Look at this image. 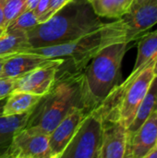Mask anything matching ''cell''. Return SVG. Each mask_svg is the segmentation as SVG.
Instances as JSON below:
<instances>
[{"instance_id":"30bf717a","label":"cell","mask_w":157,"mask_h":158,"mask_svg":"<svg viewBox=\"0 0 157 158\" xmlns=\"http://www.w3.org/2000/svg\"><path fill=\"white\" fill-rule=\"evenodd\" d=\"M157 144V110L133 134L127 136L124 158H145L150 150Z\"/></svg>"},{"instance_id":"277c9868","label":"cell","mask_w":157,"mask_h":158,"mask_svg":"<svg viewBox=\"0 0 157 158\" xmlns=\"http://www.w3.org/2000/svg\"><path fill=\"white\" fill-rule=\"evenodd\" d=\"M115 44L112 31L108 23L79 39L44 47L31 48L26 52L35 53L48 58H63L59 66L56 79L81 74L93 56L105 46Z\"/></svg>"},{"instance_id":"9a60e30c","label":"cell","mask_w":157,"mask_h":158,"mask_svg":"<svg viewBox=\"0 0 157 158\" xmlns=\"http://www.w3.org/2000/svg\"><path fill=\"white\" fill-rule=\"evenodd\" d=\"M43 96L27 92L14 90L6 96V104L1 110V116L20 115L31 111Z\"/></svg>"},{"instance_id":"ba28073f","label":"cell","mask_w":157,"mask_h":158,"mask_svg":"<svg viewBox=\"0 0 157 158\" xmlns=\"http://www.w3.org/2000/svg\"><path fill=\"white\" fill-rule=\"evenodd\" d=\"M3 158H51L49 135L23 128L13 136Z\"/></svg>"},{"instance_id":"603a6c76","label":"cell","mask_w":157,"mask_h":158,"mask_svg":"<svg viewBox=\"0 0 157 158\" xmlns=\"http://www.w3.org/2000/svg\"><path fill=\"white\" fill-rule=\"evenodd\" d=\"M18 78L6 77L0 78V100L6 98V96L15 90Z\"/></svg>"},{"instance_id":"4316f807","label":"cell","mask_w":157,"mask_h":158,"mask_svg":"<svg viewBox=\"0 0 157 158\" xmlns=\"http://www.w3.org/2000/svg\"><path fill=\"white\" fill-rule=\"evenodd\" d=\"M145 158H157V144L155 145L151 150L150 152L146 155Z\"/></svg>"},{"instance_id":"8fae6325","label":"cell","mask_w":157,"mask_h":158,"mask_svg":"<svg viewBox=\"0 0 157 158\" xmlns=\"http://www.w3.org/2000/svg\"><path fill=\"white\" fill-rule=\"evenodd\" d=\"M62 63L63 62L37 68L19 77L15 90L41 96L45 95L52 89L56 81V71Z\"/></svg>"},{"instance_id":"44dd1931","label":"cell","mask_w":157,"mask_h":158,"mask_svg":"<svg viewBox=\"0 0 157 158\" xmlns=\"http://www.w3.org/2000/svg\"><path fill=\"white\" fill-rule=\"evenodd\" d=\"M38 25V19L33 10H28L19 15L7 27L6 29H21L29 31Z\"/></svg>"},{"instance_id":"1f68e13d","label":"cell","mask_w":157,"mask_h":158,"mask_svg":"<svg viewBox=\"0 0 157 158\" xmlns=\"http://www.w3.org/2000/svg\"><path fill=\"white\" fill-rule=\"evenodd\" d=\"M3 155H4V154H3V152H1V151H0V158H3Z\"/></svg>"},{"instance_id":"9c48e42d","label":"cell","mask_w":157,"mask_h":158,"mask_svg":"<svg viewBox=\"0 0 157 158\" xmlns=\"http://www.w3.org/2000/svg\"><path fill=\"white\" fill-rule=\"evenodd\" d=\"M86 115L82 107H73L49 134L51 158H61Z\"/></svg>"},{"instance_id":"3957f363","label":"cell","mask_w":157,"mask_h":158,"mask_svg":"<svg viewBox=\"0 0 157 158\" xmlns=\"http://www.w3.org/2000/svg\"><path fill=\"white\" fill-rule=\"evenodd\" d=\"M155 59L156 56L143 67L133 69L127 80L115 87L95 107L103 121H120L128 129L155 76Z\"/></svg>"},{"instance_id":"f1b7e54d","label":"cell","mask_w":157,"mask_h":158,"mask_svg":"<svg viewBox=\"0 0 157 158\" xmlns=\"http://www.w3.org/2000/svg\"><path fill=\"white\" fill-rule=\"evenodd\" d=\"M147 0H134L133 1V4H132V6H131V8H134V7H137L138 6H140V5H142V4H143V3H145ZM130 8V9H131Z\"/></svg>"},{"instance_id":"4fadbf2b","label":"cell","mask_w":157,"mask_h":158,"mask_svg":"<svg viewBox=\"0 0 157 158\" xmlns=\"http://www.w3.org/2000/svg\"><path fill=\"white\" fill-rule=\"evenodd\" d=\"M127 127L120 121H103L99 158H124L127 147Z\"/></svg>"},{"instance_id":"52a82bcc","label":"cell","mask_w":157,"mask_h":158,"mask_svg":"<svg viewBox=\"0 0 157 158\" xmlns=\"http://www.w3.org/2000/svg\"><path fill=\"white\" fill-rule=\"evenodd\" d=\"M102 135L103 119L94 108L87 113L61 158H99Z\"/></svg>"},{"instance_id":"5b68a950","label":"cell","mask_w":157,"mask_h":158,"mask_svg":"<svg viewBox=\"0 0 157 158\" xmlns=\"http://www.w3.org/2000/svg\"><path fill=\"white\" fill-rule=\"evenodd\" d=\"M81 75L56 79L50 92L32 108L25 128L49 135L73 107H81Z\"/></svg>"},{"instance_id":"e0dca14e","label":"cell","mask_w":157,"mask_h":158,"mask_svg":"<svg viewBox=\"0 0 157 158\" xmlns=\"http://www.w3.org/2000/svg\"><path fill=\"white\" fill-rule=\"evenodd\" d=\"M31 110L20 115L0 116V151L3 154L6 151L13 136L27 126Z\"/></svg>"},{"instance_id":"d4e9b609","label":"cell","mask_w":157,"mask_h":158,"mask_svg":"<svg viewBox=\"0 0 157 158\" xmlns=\"http://www.w3.org/2000/svg\"><path fill=\"white\" fill-rule=\"evenodd\" d=\"M38 2H39V0H27L26 1V5H25L24 11L34 10L35 7H36V6H37V4H38Z\"/></svg>"},{"instance_id":"2e32d148","label":"cell","mask_w":157,"mask_h":158,"mask_svg":"<svg viewBox=\"0 0 157 158\" xmlns=\"http://www.w3.org/2000/svg\"><path fill=\"white\" fill-rule=\"evenodd\" d=\"M157 110V74L153 79L151 85L143 99L135 117L127 129L128 136L133 134L145 122L153 112Z\"/></svg>"},{"instance_id":"83f0119b","label":"cell","mask_w":157,"mask_h":158,"mask_svg":"<svg viewBox=\"0 0 157 158\" xmlns=\"http://www.w3.org/2000/svg\"><path fill=\"white\" fill-rule=\"evenodd\" d=\"M14 56V55H13ZM10 56H0V73H1V70H2V68H3V65H4V63L6 62V60L7 59V58H9Z\"/></svg>"},{"instance_id":"7a4b0ae2","label":"cell","mask_w":157,"mask_h":158,"mask_svg":"<svg viewBox=\"0 0 157 158\" xmlns=\"http://www.w3.org/2000/svg\"><path fill=\"white\" fill-rule=\"evenodd\" d=\"M128 43H115L100 50L81 75V107L86 113L98 106L120 83L121 64Z\"/></svg>"},{"instance_id":"7c38bea8","label":"cell","mask_w":157,"mask_h":158,"mask_svg":"<svg viewBox=\"0 0 157 158\" xmlns=\"http://www.w3.org/2000/svg\"><path fill=\"white\" fill-rule=\"evenodd\" d=\"M63 58H48L35 53L23 52L16 54L6 60L3 65L0 78H19L37 68L63 62Z\"/></svg>"},{"instance_id":"ac0fdd59","label":"cell","mask_w":157,"mask_h":158,"mask_svg":"<svg viewBox=\"0 0 157 158\" xmlns=\"http://www.w3.org/2000/svg\"><path fill=\"white\" fill-rule=\"evenodd\" d=\"M93 12L102 18L118 19L127 14L134 0H86Z\"/></svg>"},{"instance_id":"5bb4252c","label":"cell","mask_w":157,"mask_h":158,"mask_svg":"<svg viewBox=\"0 0 157 158\" xmlns=\"http://www.w3.org/2000/svg\"><path fill=\"white\" fill-rule=\"evenodd\" d=\"M32 48L28 31L21 29H6L0 35V56H13Z\"/></svg>"},{"instance_id":"4dcf8cb0","label":"cell","mask_w":157,"mask_h":158,"mask_svg":"<svg viewBox=\"0 0 157 158\" xmlns=\"http://www.w3.org/2000/svg\"><path fill=\"white\" fill-rule=\"evenodd\" d=\"M6 31V28H3V27H0V35Z\"/></svg>"},{"instance_id":"8992f818","label":"cell","mask_w":157,"mask_h":158,"mask_svg":"<svg viewBox=\"0 0 157 158\" xmlns=\"http://www.w3.org/2000/svg\"><path fill=\"white\" fill-rule=\"evenodd\" d=\"M109 23L115 43L137 41L157 24V0H147Z\"/></svg>"},{"instance_id":"6da1fadb","label":"cell","mask_w":157,"mask_h":158,"mask_svg":"<svg viewBox=\"0 0 157 158\" xmlns=\"http://www.w3.org/2000/svg\"><path fill=\"white\" fill-rule=\"evenodd\" d=\"M104 22L86 0H72L50 19L28 31L32 48L69 43L100 29Z\"/></svg>"},{"instance_id":"f546056e","label":"cell","mask_w":157,"mask_h":158,"mask_svg":"<svg viewBox=\"0 0 157 158\" xmlns=\"http://www.w3.org/2000/svg\"><path fill=\"white\" fill-rule=\"evenodd\" d=\"M155 75L157 74V56L156 59H155Z\"/></svg>"},{"instance_id":"cb8c5ba5","label":"cell","mask_w":157,"mask_h":158,"mask_svg":"<svg viewBox=\"0 0 157 158\" xmlns=\"http://www.w3.org/2000/svg\"><path fill=\"white\" fill-rule=\"evenodd\" d=\"M49 1H50V0H39V2H38V4H37V6H36L35 9L33 10L34 14H35L36 17H37V19H38V18L41 17V16L45 12V10L47 9V7H48V6H49Z\"/></svg>"},{"instance_id":"7402d4cb","label":"cell","mask_w":157,"mask_h":158,"mask_svg":"<svg viewBox=\"0 0 157 158\" xmlns=\"http://www.w3.org/2000/svg\"><path fill=\"white\" fill-rule=\"evenodd\" d=\"M72 0H50L49 6L45 12L38 18V24L43 23L50 19L56 12H58L61 8H63L66 5H68Z\"/></svg>"},{"instance_id":"d6986e66","label":"cell","mask_w":157,"mask_h":158,"mask_svg":"<svg viewBox=\"0 0 157 158\" xmlns=\"http://www.w3.org/2000/svg\"><path fill=\"white\" fill-rule=\"evenodd\" d=\"M157 56V29L143 34L138 43V53L133 69L146 65Z\"/></svg>"},{"instance_id":"ffe728a7","label":"cell","mask_w":157,"mask_h":158,"mask_svg":"<svg viewBox=\"0 0 157 158\" xmlns=\"http://www.w3.org/2000/svg\"><path fill=\"white\" fill-rule=\"evenodd\" d=\"M27 0H6L4 7V27H6L19 16L25 8Z\"/></svg>"},{"instance_id":"484cf974","label":"cell","mask_w":157,"mask_h":158,"mask_svg":"<svg viewBox=\"0 0 157 158\" xmlns=\"http://www.w3.org/2000/svg\"><path fill=\"white\" fill-rule=\"evenodd\" d=\"M6 0H0V27H4V7Z\"/></svg>"},{"instance_id":"d6a6232c","label":"cell","mask_w":157,"mask_h":158,"mask_svg":"<svg viewBox=\"0 0 157 158\" xmlns=\"http://www.w3.org/2000/svg\"><path fill=\"white\" fill-rule=\"evenodd\" d=\"M0 116H1V109H0Z\"/></svg>"}]
</instances>
